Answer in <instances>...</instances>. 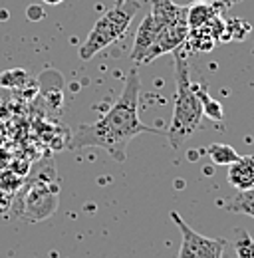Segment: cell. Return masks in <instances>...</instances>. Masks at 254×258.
<instances>
[{
	"label": "cell",
	"mask_w": 254,
	"mask_h": 258,
	"mask_svg": "<svg viewBox=\"0 0 254 258\" xmlns=\"http://www.w3.org/2000/svg\"><path fill=\"white\" fill-rule=\"evenodd\" d=\"M12 199H14L12 193H6L0 189V217L8 215V211L12 209Z\"/></svg>",
	"instance_id": "17"
},
{
	"label": "cell",
	"mask_w": 254,
	"mask_h": 258,
	"mask_svg": "<svg viewBox=\"0 0 254 258\" xmlns=\"http://www.w3.org/2000/svg\"><path fill=\"white\" fill-rule=\"evenodd\" d=\"M28 82V72L22 68H12L0 74V88L4 90H20Z\"/></svg>",
	"instance_id": "13"
},
{
	"label": "cell",
	"mask_w": 254,
	"mask_h": 258,
	"mask_svg": "<svg viewBox=\"0 0 254 258\" xmlns=\"http://www.w3.org/2000/svg\"><path fill=\"white\" fill-rule=\"evenodd\" d=\"M224 6L219 0H201V2H193L187 6V26L189 28H201L205 24H209L215 16H219Z\"/></svg>",
	"instance_id": "10"
},
{
	"label": "cell",
	"mask_w": 254,
	"mask_h": 258,
	"mask_svg": "<svg viewBox=\"0 0 254 258\" xmlns=\"http://www.w3.org/2000/svg\"><path fill=\"white\" fill-rule=\"evenodd\" d=\"M26 191L22 203L16 207V217L28 223H40L50 219L60 207V181L56 179L54 167L50 165L48 171L32 177L24 183Z\"/></svg>",
	"instance_id": "3"
},
{
	"label": "cell",
	"mask_w": 254,
	"mask_h": 258,
	"mask_svg": "<svg viewBox=\"0 0 254 258\" xmlns=\"http://www.w3.org/2000/svg\"><path fill=\"white\" fill-rule=\"evenodd\" d=\"M226 211L232 213H240V215H248L254 219V195L252 193H240L234 201H230L228 205H224Z\"/></svg>",
	"instance_id": "15"
},
{
	"label": "cell",
	"mask_w": 254,
	"mask_h": 258,
	"mask_svg": "<svg viewBox=\"0 0 254 258\" xmlns=\"http://www.w3.org/2000/svg\"><path fill=\"white\" fill-rule=\"evenodd\" d=\"M149 14L153 16L159 30L187 24V6H179L173 0H151Z\"/></svg>",
	"instance_id": "7"
},
{
	"label": "cell",
	"mask_w": 254,
	"mask_h": 258,
	"mask_svg": "<svg viewBox=\"0 0 254 258\" xmlns=\"http://www.w3.org/2000/svg\"><path fill=\"white\" fill-rule=\"evenodd\" d=\"M224 8H228V6H232V4H236V2H240V0H219Z\"/></svg>",
	"instance_id": "21"
},
{
	"label": "cell",
	"mask_w": 254,
	"mask_h": 258,
	"mask_svg": "<svg viewBox=\"0 0 254 258\" xmlns=\"http://www.w3.org/2000/svg\"><path fill=\"white\" fill-rule=\"evenodd\" d=\"M24 183H26V177H20V175H16L10 169L0 171V189L2 191L14 195L16 191H20L24 187Z\"/></svg>",
	"instance_id": "16"
},
{
	"label": "cell",
	"mask_w": 254,
	"mask_h": 258,
	"mask_svg": "<svg viewBox=\"0 0 254 258\" xmlns=\"http://www.w3.org/2000/svg\"><path fill=\"white\" fill-rule=\"evenodd\" d=\"M193 90H195V94H197V97H199L201 105H203V115H207L211 121H219V123H221L222 119H224L222 105L217 101V99L211 97L209 90H207V84L197 82V84H193Z\"/></svg>",
	"instance_id": "11"
},
{
	"label": "cell",
	"mask_w": 254,
	"mask_h": 258,
	"mask_svg": "<svg viewBox=\"0 0 254 258\" xmlns=\"http://www.w3.org/2000/svg\"><path fill=\"white\" fill-rule=\"evenodd\" d=\"M4 143V127H2V123H0V145Z\"/></svg>",
	"instance_id": "23"
},
{
	"label": "cell",
	"mask_w": 254,
	"mask_h": 258,
	"mask_svg": "<svg viewBox=\"0 0 254 258\" xmlns=\"http://www.w3.org/2000/svg\"><path fill=\"white\" fill-rule=\"evenodd\" d=\"M228 185L234 187L238 193L254 191V157L240 155L234 163L228 165Z\"/></svg>",
	"instance_id": "8"
},
{
	"label": "cell",
	"mask_w": 254,
	"mask_h": 258,
	"mask_svg": "<svg viewBox=\"0 0 254 258\" xmlns=\"http://www.w3.org/2000/svg\"><path fill=\"white\" fill-rule=\"evenodd\" d=\"M171 219L181 230L179 258H222L224 248L228 244L224 238H209V236L199 234L185 223V219L177 211L171 213Z\"/></svg>",
	"instance_id": "5"
},
{
	"label": "cell",
	"mask_w": 254,
	"mask_h": 258,
	"mask_svg": "<svg viewBox=\"0 0 254 258\" xmlns=\"http://www.w3.org/2000/svg\"><path fill=\"white\" fill-rule=\"evenodd\" d=\"M187 34H189V26L187 24H181V26H173V28H165V30H159L157 38L153 42V46L149 48V52L145 54L143 62L141 64H149L151 60H155L159 56L167 54V52H173L177 50L179 46L185 44L187 40Z\"/></svg>",
	"instance_id": "6"
},
{
	"label": "cell",
	"mask_w": 254,
	"mask_h": 258,
	"mask_svg": "<svg viewBox=\"0 0 254 258\" xmlns=\"http://www.w3.org/2000/svg\"><path fill=\"white\" fill-rule=\"evenodd\" d=\"M175 56V107L171 115V123L165 131V137L173 149H181L183 143L199 129L203 115V105L193 90L189 78V62L183 56L181 46L173 50Z\"/></svg>",
	"instance_id": "2"
},
{
	"label": "cell",
	"mask_w": 254,
	"mask_h": 258,
	"mask_svg": "<svg viewBox=\"0 0 254 258\" xmlns=\"http://www.w3.org/2000/svg\"><path fill=\"white\" fill-rule=\"evenodd\" d=\"M42 14H44L42 6H36V4H32L30 8H28V12H26V16H28L30 20H40V18H42Z\"/></svg>",
	"instance_id": "20"
},
{
	"label": "cell",
	"mask_w": 254,
	"mask_h": 258,
	"mask_svg": "<svg viewBox=\"0 0 254 258\" xmlns=\"http://www.w3.org/2000/svg\"><path fill=\"white\" fill-rule=\"evenodd\" d=\"M139 90L141 80L137 68H131L125 76V84L115 103L94 123H82L74 131L70 147H99L105 149L117 163L127 159V145L141 133L165 135V131L145 125L139 119Z\"/></svg>",
	"instance_id": "1"
},
{
	"label": "cell",
	"mask_w": 254,
	"mask_h": 258,
	"mask_svg": "<svg viewBox=\"0 0 254 258\" xmlns=\"http://www.w3.org/2000/svg\"><path fill=\"white\" fill-rule=\"evenodd\" d=\"M137 10H139V0H125L121 6H113L111 10H107L94 24L86 42L80 46V60L90 62L101 50H105L121 36H125Z\"/></svg>",
	"instance_id": "4"
},
{
	"label": "cell",
	"mask_w": 254,
	"mask_h": 258,
	"mask_svg": "<svg viewBox=\"0 0 254 258\" xmlns=\"http://www.w3.org/2000/svg\"><path fill=\"white\" fill-rule=\"evenodd\" d=\"M157 34H159V28H157V24L153 22V16L147 14V16L143 18V22L139 24V28H137L135 44H133V50H131V54H129V60L135 62V64H141L143 58H145V54H147L149 48L153 46Z\"/></svg>",
	"instance_id": "9"
},
{
	"label": "cell",
	"mask_w": 254,
	"mask_h": 258,
	"mask_svg": "<svg viewBox=\"0 0 254 258\" xmlns=\"http://www.w3.org/2000/svg\"><path fill=\"white\" fill-rule=\"evenodd\" d=\"M207 155L215 165H222V167H228L230 163H234L240 157L238 151L232 145H226V143H211L207 147Z\"/></svg>",
	"instance_id": "12"
},
{
	"label": "cell",
	"mask_w": 254,
	"mask_h": 258,
	"mask_svg": "<svg viewBox=\"0 0 254 258\" xmlns=\"http://www.w3.org/2000/svg\"><path fill=\"white\" fill-rule=\"evenodd\" d=\"M250 193H252V195H254V191H250Z\"/></svg>",
	"instance_id": "25"
},
{
	"label": "cell",
	"mask_w": 254,
	"mask_h": 258,
	"mask_svg": "<svg viewBox=\"0 0 254 258\" xmlns=\"http://www.w3.org/2000/svg\"><path fill=\"white\" fill-rule=\"evenodd\" d=\"M44 4H52V6H56V4H62L64 0H42Z\"/></svg>",
	"instance_id": "22"
},
{
	"label": "cell",
	"mask_w": 254,
	"mask_h": 258,
	"mask_svg": "<svg viewBox=\"0 0 254 258\" xmlns=\"http://www.w3.org/2000/svg\"><path fill=\"white\" fill-rule=\"evenodd\" d=\"M232 244H234V250H236V258H254V240L246 230L236 228Z\"/></svg>",
	"instance_id": "14"
},
{
	"label": "cell",
	"mask_w": 254,
	"mask_h": 258,
	"mask_svg": "<svg viewBox=\"0 0 254 258\" xmlns=\"http://www.w3.org/2000/svg\"><path fill=\"white\" fill-rule=\"evenodd\" d=\"M12 161V157H10V153L0 145V171H4V169H8V165Z\"/></svg>",
	"instance_id": "19"
},
{
	"label": "cell",
	"mask_w": 254,
	"mask_h": 258,
	"mask_svg": "<svg viewBox=\"0 0 254 258\" xmlns=\"http://www.w3.org/2000/svg\"><path fill=\"white\" fill-rule=\"evenodd\" d=\"M8 169H10V171H14V173H16V175H20V177H26V175L30 173V171H28V169H30V165H28L26 161H10Z\"/></svg>",
	"instance_id": "18"
},
{
	"label": "cell",
	"mask_w": 254,
	"mask_h": 258,
	"mask_svg": "<svg viewBox=\"0 0 254 258\" xmlns=\"http://www.w3.org/2000/svg\"><path fill=\"white\" fill-rule=\"evenodd\" d=\"M123 2H125V0H115V6H121Z\"/></svg>",
	"instance_id": "24"
}]
</instances>
